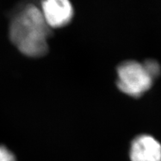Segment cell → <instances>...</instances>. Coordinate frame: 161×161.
<instances>
[{
    "label": "cell",
    "mask_w": 161,
    "mask_h": 161,
    "mask_svg": "<svg viewBox=\"0 0 161 161\" xmlns=\"http://www.w3.org/2000/svg\"><path fill=\"white\" fill-rule=\"evenodd\" d=\"M9 35L11 42L24 55L32 58L42 57L48 52L50 27L41 10L29 5L12 19Z\"/></svg>",
    "instance_id": "obj_1"
},
{
    "label": "cell",
    "mask_w": 161,
    "mask_h": 161,
    "mask_svg": "<svg viewBox=\"0 0 161 161\" xmlns=\"http://www.w3.org/2000/svg\"><path fill=\"white\" fill-rule=\"evenodd\" d=\"M153 78L143 64L128 60L122 63L117 69V86L121 91L130 96L138 97L150 89Z\"/></svg>",
    "instance_id": "obj_2"
},
{
    "label": "cell",
    "mask_w": 161,
    "mask_h": 161,
    "mask_svg": "<svg viewBox=\"0 0 161 161\" xmlns=\"http://www.w3.org/2000/svg\"><path fill=\"white\" fill-rule=\"evenodd\" d=\"M41 12L50 28H59L71 21L73 8L67 0H47L43 3Z\"/></svg>",
    "instance_id": "obj_3"
},
{
    "label": "cell",
    "mask_w": 161,
    "mask_h": 161,
    "mask_svg": "<svg viewBox=\"0 0 161 161\" xmlns=\"http://www.w3.org/2000/svg\"><path fill=\"white\" fill-rule=\"evenodd\" d=\"M130 158L131 161H161V145L152 136H139L133 141Z\"/></svg>",
    "instance_id": "obj_4"
},
{
    "label": "cell",
    "mask_w": 161,
    "mask_h": 161,
    "mask_svg": "<svg viewBox=\"0 0 161 161\" xmlns=\"http://www.w3.org/2000/svg\"><path fill=\"white\" fill-rule=\"evenodd\" d=\"M142 64H143L145 68H146V71L148 72V74H149L150 76L152 78L157 77V76L160 74V65L157 63L155 60H148Z\"/></svg>",
    "instance_id": "obj_5"
},
{
    "label": "cell",
    "mask_w": 161,
    "mask_h": 161,
    "mask_svg": "<svg viewBox=\"0 0 161 161\" xmlns=\"http://www.w3.org/2000/svg\"><path fill=\"white\" fill-rule=\"evenodd\" d=\"M0 161H16V158L6 147L0 146Z\"/></svg>",
    "instance_id": "obj_6"
}]
</instances>
